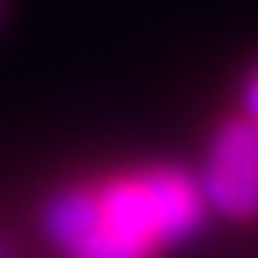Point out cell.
I'll return each instance as SVG.
<instances>
[{"label":"cell","instance_id":"cell-4","mask_svg":"<svg viewBox=\"0 0 258 258\" xmlns=\"http://www.w3.org/2000/svg\"><path fill=\"white\" fill-rule=\"evenodd\" d=\"M68 258H149V252L139 245H129L119 236H113L107 226L100 223V229L94 232L84 245H78Z\"/></svg>","mask_w":258,"mask_h":258},{"label":"cell","instance_id":"cell-2","mask_svg":"<svg viewBox=\"0 0 258 258\" xmlns=\"http://www.w3.org/2000/svg\"><path fill=\"white\" fill-rule=\"evenodd\" d=\"M200 194L216 213L232 220L258 216V126L232 119L210 142Z\"/></svg>","mask_w":258,"mask_h":258},{"label":"cell","instance_id":"cell-1","mask_svg":"<svg viewBox=\"0 0 258 258\" xmlns=\"http://www.w3.org/2000/svg\"><path fill=\"white\" fill-rule=\"evenodd\" d=\"M103 226L152 255L155 245L187 239L204 220V194L177 168H149L107 181L97 190Z\"/></svg>","mask_w":258,"mask_h":258},{"label":"cell","instance_id":"cell-3","mask_svg":"<svg viewBox=\"0 0 258 258\" xmlns=\"http://www.w3.org/2000/svg\"><path fill=\"white\" fill-rule=\"evenodd\" d=\"M100 204H97V190H61L45 204L42 213V229L45 236L61 248V252H75L87 239L100 229Z\"/></svg>","mask_w":258,"mask_h":258},{"label":"cell","instance_id":"cell-5","mask_svg":"<svg viewBox=\"0 0 258 258\" xmlns=\"http://www.w3.org/2000/svg\"><path fill=\"white\" fill-rule=\"evenodd\" d=\"M245 110H248V123L258 126V71H255L252 84H248V91H245Z\"/></svg>","mask_w":258,"mask_h":258},{"label":"cell","instance_id":"cell-6","mask_svg":"<svg viewBox=\"0 0 258 258\" xmlns=\"http://www.w3.org/2000/svg\"><path fill=\"white\" fill-rule=\"evenodd\" d=\"M0 258H13V248H10V245H7V242H4V239H0Z\"/></svg>","mask_w":258,"mask_h":258}]
</instances>
